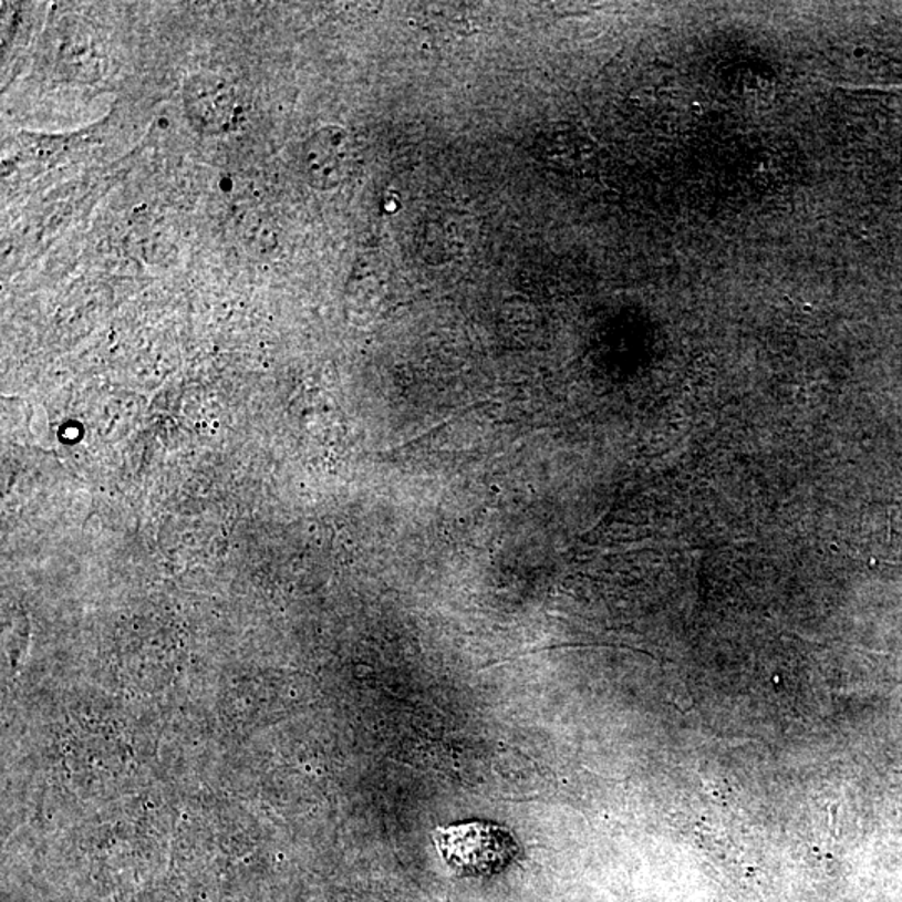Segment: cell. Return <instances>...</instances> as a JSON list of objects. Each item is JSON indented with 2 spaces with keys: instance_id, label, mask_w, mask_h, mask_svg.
Here are the masks:
<instances>
[{
  "instance_id": "6da1fadb",
  "label": "cell",
  "mask_w": 902,
  "mask_h": 902,
  "mask_svg": "<svg viewBox=\"0 0 902 902\" xmlns=\"http://www.w3.org/2000/svg\"><path fill=\"white\" fill-rule=\"evenodd\" d=\"M439 856L460 875H490L504 871L515 856L517 844L500 826L490 822H464L433 832Z\"/></svg>"
},
{
  "instance_id": "7a4b0ae2",
  "label": "cell",
  "mask_w": 902,
  "mask_h": 902,
  "mask_svg": "<svg viewBox=\"0 0 902 902\" xmlns=\"http://www.w3.org/2000/svg\"><path fill=\"white\" fill-rule=\"evenodd\" d=\"M186 117L203 136H221L238 127L242 104L235 85L212 72H198L183 87Z\"/></svg>"
},
{
  "instance_id": "3957f363",
  "label": "cell",
  "mask_w": 902,
  "mask_h": 902,
  "mask_svg": "<svg viewBox=\"0 0 902 902\" xmlns=\"http://www.w3.org/2000/svg\"><path fill=\"white\" fill-rule=\"evenodd\" d=\"M301 166L311 188L318 191L341 188L360 167L356 137L343 126L321 127L304 143Z\"/></svg>"
},
{
  "instance_id": "277c9868",
  "label": "cell",
  "mask_w": 902,
  "mask_h": 902,
  "mask_svg": "<svg viewBox=\"0 0 902 902\" xmlns=\"http://www.w3.org/2000/svg\"><path fill=\"white\" fill-rule=\"evenodd\" d=\"M583 136L572 126L543 127L535 137L533 151L541 164L566 167L576 166L582 154Z\"/></svg>"
},
{
  "instance_id": "5b68a950",
  "label": "cell",
  "mask_w": 902,
  "mask_h": 902,
  "mask_svg": "<svg viewBox=\"0 0 902 902\" xmlns=\"http://www.w3.org/2000/svg\"><path fill=\"white\" fill-rule=\"evenodd\" d=\"M464 216L457 212L436 215L423 226V248L436 259H449L462 255L467 246Z\"/></svg>"
},
{
  "instance_id": "8992f818",
  "label": "cell",
  "mask_w": 902,
  "mask_h": 902,
  "mask_svg": "<svg viewBox=\"0 0 902 902\" xmlns=\"http://www.w3.org/2000/svg\"><path fill=\"white\" fill-rule=\"evenodd\" d=\"M241 226V238L248 248L262 252V249L273 246V232L268 231V221L262 219V215H246Z\"/></svg>"
},
{
  "instance_id": "52a82bcc",
  "label": "cell",
  "mask_w": 902,
  "mask_h": 902,
  "mask_svg": "<svg viewBox=\"0 0 902 902\" xmlns=\"http://www.w3.org/2000/svg\"><path fill=\"white\" fill-rule=\"evenodd\" d=\"M490 403H491L490 400H485V402L471 403V405L467 406V408L460 409V412L457 413H452V415L446 416V418L443 419V422L439 423V425L433 426L432 429H428V432L426 433H422V435L416 436V438L408 439V442H405L403 443V445H400L398 448H405V446H412L415 445V443L423 442V439L429 438V436L435 435V433H438L439 429L445 428V426L448 425V423L454 422V419L458 418V416L467 415V413H470L471 409L481 408V406L490 405Z\"/></svg>"
}]
</instances>
